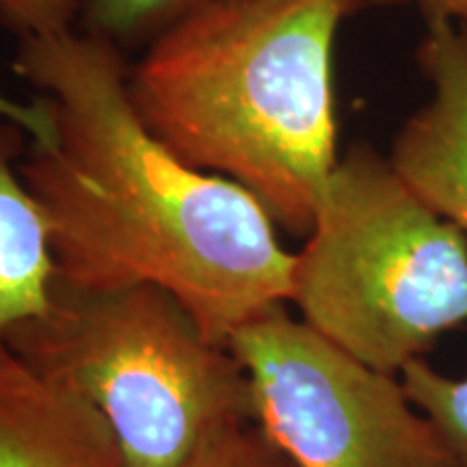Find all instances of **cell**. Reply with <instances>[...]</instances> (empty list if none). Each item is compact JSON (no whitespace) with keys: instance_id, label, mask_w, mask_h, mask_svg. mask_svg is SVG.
Masks as SVG:
<instances>
[{"instance_id":"9a60e30c","label":"cell","mask_w":467,"mask_h":467,"mask_svg":"<svg viewBox=\"0 0 467 467\" xmlns=\"http://www.w3.org/2000/svg\"><path fill=\"white\" fill-rule=\"evenodd\" d=\"M344 5H347V9H348V14H353L355 9H359V7H364L366 5V0H342Z\"/></svg>"},{"instance_id":"ba28073f","label":"cell","mask_w":467,"mask_h":467,"mask_svg":"<svg viewBox=\"0 0 467 467\" xmlns=\"http://www.w3.org/2000/svg\"><path fill=\"white\" fill-rule=\"evenodd\" d=\"M28 139L25 128L0 117V344L46 312L58 273L48 221L20 173Z\"/></svg>"},{"instance_id":"5bb4252c","label":"cell","mask_w":467,"mask_h":467,"mask_svg":"<svg viewBox=\"0 0 467 467\" xmlns=\"http://www.w3.org/2000/svg\"><path fill=\"white\" fill-rule=\"evenodd\" d=\"M372 7H400V5H418L424 14L441 20L463 22L467 28V0H366Z\"/></svg>"},{"instance_id":"8fae6325","label":"cell","mask_w":467,"mask_h":467,"mask_svg":"<svg viewBox=\"0 0 467 467\" xmlns=\"http://www.w3.org/2000/svg\"><path fill=\"white\" fill-rule=\"evenodd\" d=\"M184 467H295L255 422L236 424L203 443Z\"/></svg>"},{"instance_id":"3957f363","label":"cell","mask_w":467,"mask_h":467,"mask_svg":"<svg viewBox=\"0 0 467 467\" xmlns=\"http://www.w3.org/2000/svg\"><path fill=\"white\" fill-rule=\"evenodd\" d=\"M5 344L96 407L128 467H184L221 431L255 422L232 348L156 285L87 288L57 273L46 312Z\"/></svg>"},{"instance_id":"52a82bcc","label":"cell","mask_w":467,"mask_h":467,"mask_svg":"<svg viewBox=\"0 0 467 467\" xmlns=\"http://www.w3.org/2000/svg\"><path fill=\"white\" fill-rule=\"evenodd\" d=\"M0 467H128L107 420L0 344Z\"/></svg>"},{"instance_id":"9c48e42d","label":"cell","mask_w":467,"mask_h":467,"mask_svg":"<svg viewBox=\"0 0 467 467\" xmlns=\"http://www.w3.org/2000/svg\"><path fill=\"white\" fill-rule=\"evenodd\" d=\"M208 3L213 0H78V26L124 52L148 48Z\"/></svg>"},{"instance_id":"7c38bea8","label":"cell","mask_w":467,"mask_h":467,"mask_svg":"<svg viewBox=\"0 0 467 467\" xmlns=\"http://www.w3.org/2000/svg\"><path fill=\"white\" fill-rule=\"evenodd\" d=\"M76 22L78 0H0V26L17 39L74 31Z\"/></svg>"},{"instance_id":"8992f818","label":"cell","mask_w":467,"mask_h":467,"mask_svg":"<svg viewBox=\"0 0 467 467\" xmlns=\"http://www.w3.org/2000/svg\"><path fill=\"white\" fill-rule=\"evenodd\" d=\"M416 61L431 98L402 124L388 159L467 241V28L431 17Z\"/></svg>"},{"instance_id":"4fadbf2b","label":"cell","mask_w":467,"mask_h":467,"mask_svg":"<svg viewBox=\"0 0 467 467\" xmlns=\"http://www.w3.org/2000/svg\"><path fill=\"white\" fill-rule=\"evenodd\" d=\"M0 117L25 128L33 145H50L57 137L55 110L46 96L39 93L35 102H17L0 91Z\"/></svg>"},{"instance_id":"30bf717a","label":"cell","mask_w":467,"mask_h":467,"mask_svg":"<svg viewBox=\"0 0 467 467\" xmlns=\"http://www.w3.org/2000/svg\"><path fill=\"white\" fill-rule=\"evenodd\" d=\"M400 381L413 405L433 422L454 467H467V375L448 377L422 358L405 366Z\"/></svg>"},{"instance_id":"277c9868","label":"cell","mask_w":467,"mask_h":467,"mask_svg":"<svg viewBox=\"0 0 467 467\" xmlns=\"http://www.w3.org/2000/svg\"><path fill=\"white\" fill-rule=\"evenodd\" d=\"M299 318L364 364L399 375L467 325V241L388 156L353 145L295 254Z\"/></svg>"},{"instance_id":"5b68a950","label":"cell","mask_w":467,"mask_h":467,"mask_svg":"<svg viewBox=\"0 0 467 467\" xmlns=\"http://www.w3.org/2000/svg\"><path fill=\"white\" fill-rule=\"evenodd\" d=\"M227 347L249 377L255 424L295 467H454L399 375L353 358L285 303L251 317Z\"/></svg>"},{"instance_id":"6da1fadb","label":"cell","mask_w":467,"mask_h":467,"mask_svg":"<svg viewBox=\"0 0 467 467\" xmlns=\"http://www.w3.org/2000/svg\"><path fill=\"white\" fill-rule=\"evenodd\" d=\"M14 72L55 110V141L28 145L20 173L48 221L58 275L167 290L225 347L251 317L290 303L295 254L275 221L148 130L124 50L80 31L20 39Z\"/></svg>"},{"instance_id":"7a4b0ae2","label":"cell","mask_w":467,"mask_h":467,"mask_svg":"<svg viewBox=\"0 0 467 467\" xmlns=\"http://www.w3.org/2000/svg\"><path fill=\"white\" fill-rule=\"evenodd\" d=\"M342 0H213L130 67L139 117L180 161L307 236L337 165L331 58Z\"/></svg>"}]
</instances>
